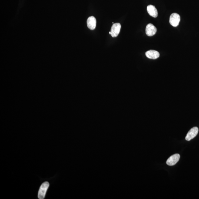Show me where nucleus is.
Returning a JSON list of instances; mask_svg holds the SVG:
<instances>
[{
	"mask_svg": "<svg viewBox=\"0 0 199 199\" xmlns=\"http://www.w3.org/2000/svg\"><path fill=\"white\" fill-rule=\"evenodd\" d=\"M50 186L49 182H44L39 188L38 192V198L39 199H43L45 198L47 191Z\"/></svg>",
	"mask_w": 199,
	"mask_h": 199,
	"instance_id": "f257e3e1",
	"label": "nucleus"
},
{
	"mask_svg": "<svg viewBox=\"0 0 199 199\" xmlns=\"http://www.w3.org/2000/svg\"><path fill=\"white\" fill-rule=\"evenodd\" d=\"M181 21V17L177 13H173L170 18V24L173 27H176L179 25Z\"/></svg>",
	"mask_w": 199,
	"mask_h": 199,
	"instance_id": "f03ea898",
	"label": "nucleus"
},
{
	"mask_svg": "<svg viewBox=\"0 0 199 199\" xmlns=\"http://www.w3.org/2000/svg\"><path fill=\"white\" fill-rule=\"evenodd\" d=\"M121 25L119 23H116L113 24L111 29V35L113 37H116L118 36L120 32Z\"/></svg>",
	"mask_w": 199,
	"mask_h": 199,
	"instance_id": "7ed1b4c3",
	"label": "nucleus"
},
{
	"mask_svg": "<svg viewBox=\"0 0 199 199\" xmlns=\"http://www.w3.org/2000/svg\"><path fill=\"white\" fill-rule=\"evenodd\" d=\"M198 133V127H194L191 129L188 132L186 137V139L187 141H190L195 137Z\"/></svg>",
	"mask_w": 199,
	"mask_h": 199,
	"instance_id": "20e7f679",
	"label": "nucleus"
},
{
	"mask_svg": "<svg viewBox=\"0 0 199 199\" xmlns=\"http://www.w3.org/2000/svg\"><path fill=\"white\" fill-rule=\"evenodd\" d=\"M180 158V155L179 154H175L171 156L167 159L166 161L167 164L170 166L175 165L178 162Z\"/></svg>",
	"mask_w": 199,
	"mask_h": 199,
	"instance_id": "39448f33",
	"label": "nucleus"
},
{
	"mask_svg": "<svg viewBox=\"0 0 199 199\" xmlns=\"http://www.w3.org/2000/svg\"><path fill=\"white\" fill-rule=\"evenodd\" d=\"M157 32V29L153 24H149L146 26V33L148 36H153L156 34Z\"/></svg>",
	"mask_w": 199,
	"mask_h": 199,
	"instance_id": "423d86ee",
	"label": "nucleus"
},
{
	"mask_svg": "<svg viewBox=\"0 0 199 199\" xmlns=\"http://www.w3.org/2000/svg\"><path fill=\"white\" fill-rule=\"evenodd\" d=\"M88 28L91 30H93L96 28V20L93 16L89 17L87 21Z\"/></svg>",
	"mask_w": 199,
	"mask_h": 199,
	"instance_id": "0eeeda50",
	"label": "nucleus"
},
{
	"mask_svg": "<svg viewBox=\"0 0 199 199\" xmlns=\"http://www.w3.org/2000/svg\"><path fill=\"white\" fill-rule=\"evenodd\" d=\"M145 55L148 58L155 60L160 56V54L158 51L155 50H150L146 52Z\"/></svg>",
	"mask_w": 199,
	"mask_h": 199,
	"instance_id": "6e6552de",
	"label": "nucleus"
},
{
	"mask_svg": "<svg viewBox=\"0 0 199 199\" xmlns=\"http://www.w3.org/2000/svg\"><path fill=\"white\" fill-rule=\"evenodd\" d=\"M147 10L149 14L153 17L156 18L158 15V12L156 8L152 5H148L147 7Z\"/></svg>",
	"mask_w": 199,
	"mask_h": 199,
	"instance_id": "1a4fd4ad",
	"label": "nucleus"
},
{
	"mask_svg": "<svg viewBox=\"0 0 199 199\" xmlns=\"http://www.w3.org/2000/svg\"><path fill=\"white\" fill-rule=\"evenodd\" d=\"M109 34H111V31H110V32H109Z\"/></svg>",
	"mask_w": 199,
	"mask_h": 199,
	"instance_id": "9d476101",
	"label": "nucleus"
}]
</instances>
